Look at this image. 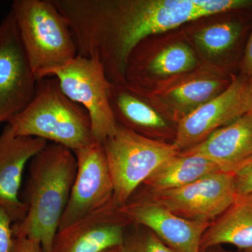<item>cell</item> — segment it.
<instances>
[{
    "instance_id": "13",
    "label": "cell",
    "mask_w": 252,
    "mask_h": 252,
    "mask_svg": "<svg viewBox=\"0 0 252 252\" xmlns=\"http://www.w3.org/2000/svg\"><path fill=\"white\" fill-rule=\"evenodd\" d=\"M230 81L215 71L189 72L167 79L148 96L154 107L179 122L221 94Z\"/></svg>"
},
{
    "instance_id": "23",
    "label": "cell",
    "mask_w": 252,
    "mask_h": 252,
    "mask_svg": "<svg viewBox=\"0 0 252 252\" xmlns=\"http://www.w3.org/2000/svg\"><path fill=\"white\" fill-rule=\"evenodd\" d=\"M12 252H45L39 242L28 238H15Z\"/></svg>"
},
{
    "instance_id": "15",
    "label": "cell",
    "mask_w": 252,
    "mask_h": 252,
    "mask_svg": "<svg viewBox=\"0 0 252 252\" xmlns=\"http://www.w3.org/2000/svg\"><path fill=\"white\" fill-rule=\"evenodd\" d=\"M180 153L200 156L214 162L220 172L234 175L252 161V112Z\"/></svg>"
},
{
    "instance_id": "27",
    "label": "cell",
    "mask_w": 252,
    "mask_h": 252,
    "mask_svg": "<svg viewBox=\"0 0 252 252\" xmlns=\"http://www.w3.org/2000/svg\"><path fill=\"white\" fill-rule=\"evenodd\" d=\"M243 252H252V250H247V251H243Z\"/></svg>"
},
{
    "instance_id": "14",
    "label": "cell",
    "mask_w": 252,
    "mask_h": 252,
    "mask_svg": "<svg viewBox=\"0 0 252 252\" xmlns=\"http://www.w3.org/2000/svg\"><path fill=\"white\" fill-rule=\"evenodd\" d=\"M48 143L37 137L15 135L8 124L0 135V206L14 223L22 220L28 212L21 198L25 168Z\"/></svg>"
},
{
    "instance_id": "24",
    "label": "cell",
    "mask_w": 252,
    "mask_h": 252,
    "mask_svg": "<svg viewBox=\"0 0 252 252\" xmlns=\"http://www.w3.org/2000/svg\"><path fill=\"white\" fill-rule=\"evenodd\" d=\"M242 71L244 76L252 77V29L244 54Z\"/></svg>"
},
{
    "instance_id": "7",
    "label": "cell",
    "mask_w": 252,
    "mask_h": 252,
    "mask_svg": "<svg viewBox=\"0 0 252 252\" xmlns=\"http://www.w3.org/2000/svg\"><path fill=\"white\" fill-rule=\"evenodd\" d=\"M37 81L10 11L0 23V124L29 105Z\"/></svg>"
},
{
    "instance_id": "21",
    "label": "cell",
    "mask_w": 252,
    "mask_h": 252,
    "mask_svg": "<svg viewBox=\"0 0 252 252\" xmlns=\"http://www.w3.org/2000/svg\"><path fill=\"white\" fill-rule=\"evenodd\" d=\"M13 222L4 207L0 206V252H12L15 238Z\"/></svg>"
},
{
    "instance_id": "22",
    "label": "cell",
    "mask_w": 252,
    "mask_h": 252,
    "mask_svg": "<svg viewBox=\"0 0 252 252\" xmlns=\"http://www.w3.org/2000/svg\"><path fill=\"white\" fill-rule=\"evenodd\" d=\"M233 180L237 195L252 194V161L235 172Z\"/></svg>"
},
{
    "instance_id": "19",
    "label": "cell",
    "mask_w": 252,
    "mask_h": 252,
    "mask_svg": "<svg viewBox=\"0 0 252 252\" xmlns=\"http://www.w3.org/2000/svg\"><path fill=\"white\" fill-rule=\"evenodd\" d=\"M245 25L237 20L215 23L194 33L193 41L198 51L208 58L223 57L238 47Z\"/></svg>"
},
{
    "instance_id": "3",
    "label": "cell",
    "mask_w": 252,
    "mask_h": 252,
    "mask_svg": "<svg viewBox=\"0 0 252 252\" xmlns=\"http://www.w3.org/2000/svg\"><path fill=\"white\" fill-rule=\"evenodd\" d=\"M6 123L15 135L51 141L74 153L95 140L86 109L68 98L53 77L39 79L31 103Z\"/></svg>"
},
{
    "instance_id": "9",
    "label": "cell",
    "mask_w": 252,
    "mask_h": 252,
    "mask_svg": "<svg viewBox=\"0 0 252 252\" xmlns=\"http://www.w3.org/2000/svg\"><path fill=\"white\" fill-rule=\"evenodd\" d=\"M187 220L212 223L233 203V175L217 172L181 188L141 193Z\"/></svg>"
},
{
    "instance_id": "25",
    "label": "cell",
    "mask_w": 252,
    "mask_h": 252,
    "mask_svg": "<svg viewBox=\"0 0 252 252\" xmlns=\"http://www.w3.org/2000/svg\"><path fill=\"white\" fill-rule=\"evenodd\" d=\"M202 252H229L225 251V250H222V249H219L218 247H215V248H212L207 249L205 251Z\"/></svg>"
},
{
    "instance_id": "2",
    "label": "cell",
    "mask_w": 252,
    "mask_h": 252,
    "mask_svg": "<svg viewBox=\"0 0 252 252\" xmlns=\"http://www.w3.org/2000/svg\"><path fill=\"white\" fill-rule=\"evenodd\" d=\"M77 170L75 154L61 144L48 143L32 158L21 193L27 215L13 224L14 238L33 239L44 252H52Z\"/></svg>"
},
{
    "instance_id": "20",
    "label": "cell",
    "mask_w": 252,
    "mask_h": 252,
    "mask_svg": "<svg viewBox=\"0 0 252 252\" xmlns=\"http://www.w3.org/2000/svg\"><path fill=\"white\" fill-rule=\"evenodd\" d=\"M135 225V230L128 233L126 231L125 239L119 252H175L152 231Z\"/></svg>"
},
{
    "instance_id": "12",
    "label": "cell",
    "mask_w": 252,
    "mask_h": 252,
    "mask_svg": "<svg viewBox=\"0 0 252 252\" xmlns=\"http://www.w3.org/2000/svg\"><path fill=\"white\" fill-rule=\"evenodd\" d=\"M129 224L113 202L59 230L52 252H103L120 248Z\"/></svg>"
},
{
    "instance_id": "8",
    "label": "cell",
    "mask_w": 252,
    "mask_h": 252,
    "mask_svg": "<svg viewBox=\"0 0 252 252\" xmlns=\"http://www.w3.org/2000/svg\"><path fill=\"white\" fill-rule=\"evenodd\" d=\"M252 112V77H232L229 86L178 122L174 145L183 152L215 131Z\"/></svg>"
},
{
    "instance_id": "10",
    "label": "cell",
    "mask_w": 252,
    "mask_h": 252,
    "mask_svg": "<svg viewBox=\"0 0 252 252\" xmlns=\"http://www.w3.org/2000/svg\"><path fill=\"white\" fill-rule=\"evenodd\" d=\"M77 170L59 230L113 203L114 187L103 144L97 141L77 152Z\"/></svg>"
},
{
    "instance_id": "26",
    "label": "cell",
    "mask_w": 252,
    "mask_h": 252,
    "mask_svg": "<svg viewBox=\"0 0 252 252\" xmlns=\"http://www.w3.org/2000/svg\"><path fill=\"white\" fill-rule=\"evenodd\" d=\"M103 252H119V248L111 249V250H107V251H104Z\"/></svg>"
},
{
    "instance_id": "18",
    "label": "cell",
    "mask_w": 252,
    "mask_h": 252,
    "mask_svg": "<svg viewBox=\"0 0 252 252\" xmlns=\"http://www.w3.org/2000/svg\"><path fill=\"white\" fill-rule=\"evenodd\" d=\"M219 171L218 167L205 158L180 152L162 163L140 187L150 193L172 190Z\"/></svg>"
},
{
    "instance_id": "4",
    "label": "cell",
    "mask_w": 252,
    "mask_h": 252,
    "mask_svg": "<svg viewBox=\"0 0 252 252\" xmlns=\"http://www.w3.org/2000/svg\"><path fill=\"white\" fill-rule=\"evenodd\" d=\"M11 12L38 80L78 56L67 21L52 0H15Z\"/></svg>"
},
{
    "instance_id": "17",
    "label": "cell",
    "mask_w": 252,
    "mask_h": 252,
    "mask_svg": "<svg viewBox=\"0 0 252 252\" xmlns=\"http://www.w3.org/2000/svg\"><path fill=\"white\" fill-rule=\"evenodd\" d=\"M109 101L117 122L137 133L144 135V132L167 127L155 107L126 83H112Z\"/></svg>"
},
{
    "instance_id": "11",
    "label": "cell",
    "mask_w": 252,
    "mask_h": 252,
    "mask_svg": "<svg viewBox=\"0 0 252 252\" xmlns=\"http://www.w3.org/2000/svg\"><path fill=\"white\" fill-rule=\"evenodd\" d=\"M119 211L132 224L148 228L175 252H201L202 238L212 223L182 218L142 194H132Z\"/></svg>"
},
{
    "instance_id": "6",
    "label": "cell",
    "mask_w": 252,
    "mask_h": 252,
    "mask_svg": "<svg viewBox=\"0 0 252 252\" xmlns=\"http://www.w3.org/2000/svg\"><path fill=\"white\" fill-rule=\"evenodd\" d=\"M59 81L61 90L89 114L94 140L103 143L117 130L118 123L111 107L112 83L103 64L97 59L78 56L49 77Z\"/></svg>"
},
{
    "instance_id": "16",
    "label": "cell",
    "mask_w": 252,
    "mask_h": 252,
    "mask_svg": "<svg viewBox=\"0 0 252 252\" xmlns=\"http://www.w3.org/2000/svg\"><path fill=\"white\" fill-rule=\"evenodd\" d=\"M252 250V194L237 195L228 210L212 222L204 233L200 251L220 245Z\"/></svg>"
},
{
    "instance_id": "5",
    "label": "cell",
    "mask_w": 252,
    "mask_h": 252,
    "mask_svg": "<svg viewBox=\"0 0 252 252\" xmlns=\"http://www.w3.org/2000/svg\"><path fill=\"white\" fill-rule=\"evenodd\" d=\"M102 144L114 187L113 202L119 207L162 163L180 153L173 144L149 138L120 124Z\"/></svg>"
},
{
    "instance_id": "1",
    "label": "cell",
    "mask_w": 252,
    "mask_h": 252,
    "mask_svg": "<svg viewBox=\"0 0 252 252\" xmlns=\"http://www.w3.org/2000/svg\"><path fill=\"white\" fill-rule=\"evenodd\" d=\"M252 7V0H69L64 15L78 55L97 59L110 81L149 36L212 15Z\"/></svg>"
}]
</instances>
